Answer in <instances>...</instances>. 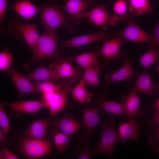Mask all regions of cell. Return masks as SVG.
I'll list each match as a JSON object with an SVG mask.
<instances>
[{"instance_id": "6da1fadb", "label": "cell", "mask_w": 159, "mask_h": 159, "mask_svg": "<svg viewBox=\"0 0 159 159\" xmlns=\"http://www.w3.org/2000/svg\"><path fill=\"white\" fill-rule=\"evenodd\" d=\"M38 8L46 31L55 32L64 28L69 33L74 32L77 26L64 15L57 0H47Z\"/></svg>"}, {"instance_id": "7a4b0ae2", "label": "cell", "mask_w": 159, "mask_h": 159, "mask_svg": "<svg viewBox=\"0 0 159 159\" xmlns=\"http://www.w3.org/2000/svg\"><path fill=\"white\" fill-rule=\"evenodd\" d=\"M32 52L31 59L24 63L26 70H28L33 64L56 59L63 55L59 49L58 38L54 32L46 31L40 36Z\"/></svg>"}, {"instance_id": "3957f363", "label": "cell", "mask_w": 159, "mask_h": 159, "mask_svg": "<svg viewBox=\"0 0 159 159\" xmlns=\"http://www.w3.org/2000/svg\"><path fill=\"white\" fill-rule=\"evenodd\" d=\"M121 142L114 117L110 116L102 125V132L93 154H100L112 157L115 145Z\"/></svg>"}, {"instance_id": "277c9868", "label": "cell", "mask_w": 159, "mask_h": 159, "mask_svg": "<svg viewBox=\"0 0 159 159\" xmlns=\"http://www.w3.org/2000/svg\"><path fill=\"white\" fill-rule=\"evenodd\" d=\"M75 82L68 79L58 81L59 87L55 91L42 95V100L48 109L51 117L53 116L65 107L68 97Z\"/></svg>"}, {"instance_id": "5b68a950", "label": "cell", "mask_w": 159, "mask_h": 159, "mask_svg": "<svg viewBox=\"0 0 159 159\" xmlns=\"http://www.w3.org/2000/svg\"><path fill=\"white\" fill-rule=\"evenodd\" d=\"M52 140L26 138H18L17 146L19 153L29 159H39L50 155L53 148Z\"/></svg>"}, {"instance_id": "8992f818", "label": "cell", "mask_w": 159, "mask_h": 159, "mask_svg": "<svg viewBox=\"0 0 159 159\" xmlns=\"http://www.w3.org/2000/svg\"><path fill=\"white\" fill-rule=\"evenodd\" d=\"M8 28L11 37L16 40H24L29 51L32 52L40 36L35 24L22 23L15 16L10 21Z\"/></svg>"}, {"instance_id": "52a82bcc", "label": "cell", "mask_w": 159, "mask_h": 159, "mask_svg": "<svg viewBox=\"0 0 159 159\" xmlns=\"http://www.w3.org/2000/svg\"><path fill=\"white\" fill-rule=\"evenodd\" d=\"M73 55L67 57L62 56L55 59L53 64L50 65L55 71L59 80L68 79L75 82L81 80L82 77L80 69L74 67L72 64Z\"/></svg>"}, {"instance_id": "ba28073f", "label": "cell", "mask_w": 159, "mask_h": 159, "mask_svg": "<svg viewBox=\"0 0 159 159\" xmlns=\"http://www.w3.org/2000/svg\"><path fill=\"white\" fill-rule=\"evenodd\" d=\"M105 98L104 95L97 94L95 97L94 104L92 106L81 108L83 118L82 122V125L84 127L85 133L90 135L100 123L101 110L100 102L102 99Z\"/></svg>"}, {"instance_id": "9c48e42d", "label": "cell", "mask_w": 159, "mask_h": 159, "mask_svg": "<svg viewBox=\"0 0 159 159\" xmlns=\"http://www.w3.org/2000/svg\"><path fill=\"white\" fill-rule=\"evenodd\" d=\"M83 17L87 18L89 22L106 30L108 26H112L117 22L113 16H111L106 7L101 4L96 5L90 10L87 11Z\"/></svg>"}, {"instance_id": "30bf717a", "label": "cell", "mask_w": 159, "mask_h": 159, "mask_svg": "<svg viewBox=\"0 0 159 159\" xmlns=\"http://www.w3.org/2000/svg\"><path fill=\"white\" fill-rule=\"evenodd\" d=\"M63 9L69 19L74 21L77 26L83 18V15L89 9L96 5V0H67Z\"/></svg>"}, {"instance_id": "8fae6325", "label": "cell", "mask_w": 159, "mask_h": 159, "mask_svg": "<svg viewBox=\"0 0 159 159\" xmlns=\"http://www.w3.org/2000/svg\"><path fill=\"white\" fill-rule=\"evenodd\" d=\"M123 64L117 71H110L105 74L104 80L106 83H110L130 80L134 75L132 61L127 55L122 53Z\"/></svg>"}, {"instance_id": "7c38bea8", "label": "cell", "mask_w": 159, "mask_h": 159, "mask_svg": "<svg viewBox=\"0 0 159 159\" xmlns=\"http://www.w3.org/2000/svg\"><path fill=\"white\" fill-rule=\"evenodd\" d=\"M15 87L19 92V97L28 93L39 94L37 83H33L25 75L11 67L7 71Z\"/></svg>"}, {"instance_id": "4fadbf2b", "label": "cell", "mask_w": 159, "mask_h": 159, "mask_svg": "<svg viewBox=\"0 0 159 159\" xmlns=\"http://www.w3.org/2000/svg\"><path fill=\"white\" fill-rule=\"evenodd\" d=\"M127 27L119 33L125 39L139 43L148 42L153 36L143 30L130 15L127 22Z\"/></svg>"}, {"instance_id": "5bb4252c", "label": "cell", "mask_w": 159, "mask_h": 159, "mask_svg": "<svg viewBox=\"0 0 159 159\" xmlns=\"http://www.w3.org/2000/svg\"><path fill=\"white\" fill-rule=\"evenodd\" d=\"M110 31L97 32L88 35L77 37L60 43L59 46V50L74 47L82 46L90 43L105 41L109 37Z\"/></svg>"}, {"instance_id": "9a60e30c", "label": "cell", "mask_w": 159, "mask_h": 159, "mask_svg": "<svg viewBox=\"0 0 159 159\" xmlns=\"http://www.w3.org/2000/svg\"><path fill=\"white\" fill-rule=\"evenodd\" d=\"M5 106L9 107L13 113L17 115L23 114H35L43 108L46 107L42 100H25L4 103Z\"/></svg>"}, {"instance_id": "2e32d148", "label": "cell", "mask_w": 159, "mask_h": 159, "mask_svg": "<svg viewBox=\"0 0 159 159\" xmlns=\"http://www.w3.org/2000/svg\"><path fill=\"white\" fill-rule=\"evenodd\" d=\"M131 89L138 94L152 95L159 91V84L154 83L150 74L145 69L137 74L135 82Z\"/></svg>"}, {"instance_id": "e0dca14e", "label": "cell", "mask_w": 159, "mask_h": 159, "mask_svg": "<svg viewBox=\"0 0 159 159\" xmlns=\"http://www.w3.org/2000/svg\"><path fill=\"white\" fill-rule=\"evenodd\" d=\"M126 39L119 34L111 39H107L99 51V56L105 59L114 60L120 55V48Z\"/></svg>"}, {"instance_id": "ac0fdd59", "label": "cell", "mask_w": 159, "mask_h": 159, "mask_svg": "<svg viewBox=\"0 0 159 159\" xmlns=\"http://www.w3.org/2000/svg\"><path fill=\"white\" fill-rule=\"evenodd\" d=\"M141 126L135 118H130L127 122L120 125L118 131L121 142L124 143L128 140L136 141L139 138Z\"/></svg>"}, {"instance_id": "d6986e66", "label": "cell", "mask_w": 159, "mask_h": 159, "mask_svg": "<svg viewBox=\"0 0 159 159\" xmlns=\"http://www.w3.org/2000/svg\"><path fill=\"white\" fill-rule=\"evenodd\" d=\"M49 123V118L35 120L28 127L23 136L37 139L48 140L47 130Z\"/></svg>"}, {"instance_id": "ffe728a7", "label": "cell", "mask_w": 159, "mask_h": 159, "mask_svg": "<svg viewBox=\"0 0 159 159\" xmlns=\"http://www.w3.org/2000/svg\"><path fill=\"white\" fill-rule=\"evenodd\" d=\"M141 102L140 95L131 89L126 96L124 104L128 118L133 117L140 118L143 116V112L140 109Z\"/></svg>"}, {"instance_id": "44dd1931", "label": "cell", "mask_w": 159, "mask_h": 159, "mask_svg": "<svg viewBox=\"0 0 159 159\" xmlns=\"http://www.w3.org/2000/svg\"><path fill=\"white\" fill-rule=\"evenodd\" d=\"M10 6L19 16L27 19L33 18L38 11V7L29 0H15Z\"/></svg>"}, {"instance_id": "7402d4cb", "label": "cell", "mask_w": 159, "mask_h": 159, "mask_svg": "<svg viewBox=\"0 0 159 159\" xmlns=\"http://www.w3.org/2000/svg\"><path fill=\"white\" fill-rule=\"evenodd\" d=\"M31 81L37 82L45 81H57L59 80L55 71L50 65L47 67L44 64L25 75Z\"/></svg>"}, {"instance_id": "603a6c76", "label": "cell", "mask_w": 159, "mask_h": 159, "mask_svg": "<svg viewBox=\"0 0 159 159\" xmlns=\"http://www.w3.org/2000/svg\"><path fill=\"white\" fill-rule=\"evenodd\" d=\"M53 125L63 133L72 135L82 127V122H79L70 116H66L55 121Z\"/></svg>"}, {"instance_id": "cb8c5ba5", "label": "cell", "mask_w": 159, "mask_h": 159, "mask_svg": "<svg viewBox=\"0 0 159 159\" xmlns=\"http://www.w3.org/2000/svg\"><path fill=\"white\" fill-rule=\"evenodd\" d=\"M148 43L149 50L138 59L140 64L146 70L159 60V45L153 38Z\"/></svg>"}, {"instance_id": "d4e9b609", "label": "cell", "mask_w": 159, "mask_h": 159, "mask_svg": "<svg viewBox=\"0 0 159 159\" xmlns=\"http://www.w3.org/2000/svg\"><path fill=\"white\" fill-rule=\"evenodd\" d=\"M104 99H102L100 102L101 111L107 113L114 117H120L125 119L128 118L126 115L124 104L105 100Z\"/></svg>"}, {"instance_id": "484cf974", "label": "cell", "mask_w": 159, "mask_h": 159, "mask_svg": "<svg viewBox=\"0 0 159 159\" xmlns=\"http://www.w3.org/2000/svg\"><path fill=\"white\" fill-rule=\"evenodd\" d=\"M104 68V66L98 61L94 64L85 69L82 78L86 85L98 87L100 86L99 75Z\"/></svg>"}, {"instance_id": "4316f807", "label": "cell", "mask_w": 159, "mask_h": 159, "mask_svg": "<svg viewBox=\"0 0 159 159\" xmlns=\"http://www.w3.org/2000/svg\"><path fill=\"white\" fill-rule=\"evenodd\" d=\"M128 10L131 16H138L152 12V9L149 0H126Z\"/></svg>"}, {"instance_id": "83f0119b", "label": "cell", "mask_w": 159, "mask_h": 159, "mask_svg": "<svg viewBox=\"0 0 159 159\" xmlns=\"http://www.w3.org/2000/svg\"><path fill=\"white\" fill-rule=\"evenodd\" d=\"M90 136L86 133L81 134L75 148V153L78 159H90L93 155V148L90 145Z\"/></svg>"}, {"instance_id": "f1b7e54d", "label": "cell", "mask_w": 159, "mask_h": 159, "mask_svg": "<svg viewBox=\"0 0 159 159\" xmlns=\"http://www.w3.org/2000/svg\"><path fill=\"white\" fill-rule=\"evenodd\" d=\"M86 84L82 78L73 87L71 91L72 97L75 101L81 104L90 102L93 96L92 93L89 92L86 88Z\"/></svg>"}, {"instance_id": "f546056e", "label": "cell", "mask_w": 159, "mask_h": 159, "mask_svg": "<svg viewBox=\"0 0 159 159\" xmlns=\"http://www.w3.org/2000/svg\"><path fill=\"white\" fill-rule=\"evenodd\" d=\"M99 51L92 50L81 54L73 56V61L84 70L98 61Z\"/></svg>"}, {"instance_id": "4dcf8cb0", "label": "cell", "mask_w": 159, "mask_h": 159, "mask_svg": "<svg viewBox=\"0 0 159 159\" xmlns=\"http://www.w3.org/2000/svg\"><path fill=\"white\" fill-rule=\"evenodd\" d=\"M50 133L53 137L56 149L59 153H63L67 148L72 136L66 135L54 128L51 130Z\"/></svg>"}, {"instance_id": "1f68e13d", "label": "cell", "mask_w": 159, "mask_h": 159, "mask_svg": "<svg viewBox=\"0 0 159 159\" xmlns=\"http://www.w3.org/2000/svg\"><path fill=\"white\" fill-rule=\"evenodd\" d=\"M127 10L128 4L126 0H117L114 2L112 6L113 16L117 19V22H127L130 16L127 13Z\"/></svg>"}, {"instance_id": "d6a6232c", "label": "cell", "mask_w": 159, "mask_h": 159, "mask_svg": "<svg viewBox=\"0 0 159 159\" xmlns=\"http://www.w3.org/2000/svg\"><path fill=\"white\" fill-rule=\"evenodd\" d=\"M148 137L151 147L156 153L159 152V127L154 125H148Z\"/></svg>"}, {"instance_id": "836d02e7", "label": "cell", "mask_w": 159, "mask_h": 159, "mask_svg": "<svg viewBox=\"0 0 159 159\" xmlns=\"http://www.w3.org/2000/svg\"><path fill=\"white\" fill-rule=\"evenodd\" d=\"M4 103L0 102V130L8 137L11 128L8 117L4 109Z\"/></svg>"}, {"instance_id": "e575fe53", "label": "cell", "mask_w": 159, "mask_h": 159, "mask_svg": "<svg viewBox=\"0 0 159 159\" xmlns=\"http://www.w3.org/2000/svg\"><path fill=\"white\" fill-rule=\"evenodd\" d=\"M45 81L36 82L37 88L42 95L52 92L57 90L59 87L58 81Z\"/></svg>"}, {"instance_id": "d590c367", "label": "cell", "mask_w": 159, "mask_h": 159, "mask_svg": "<svg viewBox=\"0 0 159 159\" xmlns=\"http://www.w3.org/2000/svg\"><path fill=\"white\" fill-rule=\"evenodd\" d=\"M13 60L11 53L8 51L3 50L0 53V70L7 71L10 67Z\"/></svg>"}, {"instance_id": "8d00e7d4", "label": "cell", "mask_w": 159, "mask_h": 159, "mask_svg": "<svg viewBox=\"0 0 159 159\" xmlns=\"http://www.w3.org/2000/svg\"><path fill=\"white\" fill-rule=\"evenodd\" d=\"M7 0H0V27L1 33L5 31L3 25L4 18L7 9Z\"/></svg>"}, {"instance_id": "74e56055", "label": "cell", "mask_w": 159, "mask_h": 159, "mask_svg": "<svg viewBox=\"0 0 159 159\" xmlns=\"http://www.w3.org/2000/svg\"><path fill=\"white\" fill-rule=\"evenodd\" d=\"M4 146L0 149V159H19L18 156Z\"/></svg>"}, {"instance_id": "f35d334b", "label": "cell", "mask_w": 159, "mask_h": 159, "mask_svg": "<svg viewBox=\"0 0 159 159\" xmlns=\"http://www.w3.org/2000/svg\"><path fill=\"white\" fill-rule=\"evenodd\" d=\"M147 123L148 125H154L159 127V113L155 112L153 118L148 120Z\"/></svg>"}, {"instance_id": "ab89813d", "label": "cell", "mask_w": 159, "mask_h": 159, "mask_svg": "<svg viewBox=\"0 0 159 159\" xmlns=\"http://www.w3.org/2000/svg\"><path fill=\"white\" fill-rule=\"evenodd\" d=\"M8 137L6 136L0 130V143L3 145H5L11 146L12 145L11 143L8 139Z\"/></svg>"}, {"instance_id": "60d3db41", "label": "cell", "mask_w": 159, "mask_h": 159, "mask_svg": "<svg viewBox=\"0 0 159 159\" xmlns=\"http://www.w3.org/2000/svg\"><path fill=\"white\" fill-rule=\"evenodd\" d=\"M153 38L159 45V22L155 25L153 32Z\"/></svg>"}, {"instance_id": "b9f144b4", "label": "cell", "mask_w": 159, "mask_h": 159, "mask_svg": "<svg viewBox=\"0 0 159 159\" xmlns=\"http://www.w3.org/2000/svg\"><path fill=\"white\" fill-rule=\"evenodd\" d=\"M156 107L157 110H159V99L156 101Z\"/></svg>"}, {"instance_id": "7bdbcfd3", "label": "cell", "mask_w": 159, "mask_h": 159, "mask_svg": "<svg viewBox=\"0 0 159 159\" xmlns=\"http://www.w3.org/2000/svg\"><path fill=\"white\" fill-rule=\"evenodd\" d=\"M155 70L156 71L159 72V64L157 67L155 68Z\"/></svg>"}, {"instance_id": "ee69618b", "label": "cell", "mask_w": 159, "mask_h": 159, "mask_svg": "<svg viewBox=\"0 0 159 159\" xmlns=\"http://www.w3.org/2000/svg\"><path fill=\"white\" fill-rule=\"evenodd\" d=\"M156 112H158V113H159V110H157Z\"/></svg>"}, {"instance_id": "f6af8a7d", "label": "cell", "mask_w": 159, "mask_h": 159, "mask_svg": "<svg viewBox=\"0 0 159 159\" xmlns=\"http://www.w3.org/2000/svg\"><path fill=\"white\" fill-rule=\"evenodd\" d=\"M64 0L65 1H67V0Z\"/></svg>"}]
</instances>
